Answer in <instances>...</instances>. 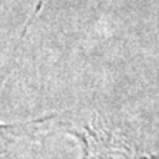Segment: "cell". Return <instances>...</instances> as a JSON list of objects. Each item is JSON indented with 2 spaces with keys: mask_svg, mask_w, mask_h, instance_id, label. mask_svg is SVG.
Masks as SVG:
<instances>
[{
  "mask_svg": "<svg viewBox=\"0 0 159 159\" xmlns=\"http://www.w3.org/2000/svg\"><path fill=\"white\" fill-rule=\"evenodd\" d=\"M7 74H9V71L3 75V78L0 80V87L3 85L5 78L7 77ZM24 124H25V122H19V124H2V122H0V139H2V140H5L7 133H12V131H15L16 128H21V127H24Z\"/></svg>",
  "mask_w": 159,
  "mask_h": 159,
  "instance_id": "obj_1",
  "label": "cell"
}]
</instances>
